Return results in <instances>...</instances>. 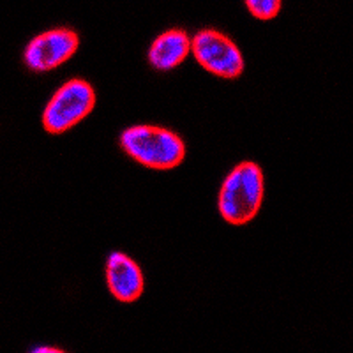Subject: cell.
Returning a JSON list of instances; mask_svg holds the SVG:
<instances>
[{
  "instance_id": "cell-1",
  "label": "cell",
  "mask_w": 353,
  "mask_h": 353,
  "mask_svg": "<svg viewBox=\"0 0 353 353\" xmlns=\"http://www.w3.org/2000/svg\"><path fill=\"white\" fill-rule=\"evenodd\" d=\"M263 170L254 161H242L226 175L217 196L221 217L230 225H248L258 216L263 203Z\"/></svg>"
},
{
  "instance_id": "cell-2",
  "label": "cell",
  "mask_w": 353,
  "mask_h": 353,
  "mask_svg": "<svg viewBox=\"0 0 353 353\" xmlns=\"http://www.w3.org/2000/svg\"><path fill=\"white\" fill-rule=\"evenodd\" d=\"M121 147L131 159L150 170H172L185 159V143L163 125L138 124L121 132Z\"/></svg>"
},
{
  "instance_id": "cell-3",
  "label": "cell",
  "mask_w": 353,
  "mask_h": 353,
  "mask_svg": "<svg viewBox=\"0 0 353 353\" xmlns=\"http://www.w3.org/2000/svg\"><path fill=\"white\" fill-rule=\"evenodd\" d=\"M96 106V90L87 80L72 78L57 88L41 115L44 131L61 134L80 124Z\"/></svg>"
},
{
  "instance_id": "cell-4",
  "label": "cell",
  "mask_w": 353,
  "mask_h": 353,
  "mask_svg": "<svg viewBox=\"0 0 353 353\" xmlns=\"http://www.w3.org/2000/svg\"><path fill=\"white\" fill-rule=\"evenodd\" d=\"M191 53L201 68L219 78H237L245 68L237 44L217 28L198 30L191 41Z\"/></svg>"
},
{
  "instance_id": "cell-5",
  "label": "cell",
  "mask_w": 353,
  "mask_h": 353,
  "mask_svg": "<svg viewBox=\"0 0 353 353\" xmlns=\"http://www.w3.org/2000/svg\"><path fill=\"white\" fill-rule=\"evenodd\" d=\"M80 46V36L72 28H50L28 41L23 50V62L36 72L52 71L68 62Z\"/></svg>"
},
{
  "instance_id": "cell-6",
  "label": "cell",
  "mask_w": 353,
  "mask_h": 353,
  "mask_svg": "<svg viewBox=\"0 0 353 353\" xmlns=\"http://www.w3.org/2000/svg\"><path fill=\"white\" fill-rule=\"evenodd\" d=\"M106 286L119 302H134L145 290V277L140 265L129 254L113 251L108 254L105 265Z\"/></svg>"
},
{
  "instance_id": "cell-7",
  "label": "cell",
  "mask_w": 353,
  "mask_h": 353,
  "mask_svg": "<svg viewBox=\"0 0 353 353\" xmlns=\"http://www.w3.org/2000/svg\"><path fill=\"white\" fill-rule=\"evenodd\" d=\"M191 37L182 28H170L156 37L150 44L147 59L150 65L159 71H170V69L181 65L191 53Z\"/></svg>"
},
{
  "instance_id": "cell-8",
  "label": "cell",
  "mask_w": 353,
  "mask_h": 353,
  "mask_svg": "<svg viewBox=\"0 0 353 353\" xmlns=\"http://www.w3.org/2000/svg\"><path fill=\"white\" fill-rule=\"evenodd\" d=\"M245 8L258 20H272L279 14L283 4L279 0H245Z\"/></svg>"
},
{
  "instance_id": "cell-9",
  "label": "cell",
  "mask_w": 353,
  "mask_h": 353,
  "mask_svg": "<svg viewBox=\"0 0 353 353\" xmlns=\"http://www.w3.org/2000/svg\"><path fill=\"white\" fill-rule=\"evenodd\" d=\"M30 353H65L64 350L55 348V346H36L30 350Z\"/></svg>"
}]
</instances>
